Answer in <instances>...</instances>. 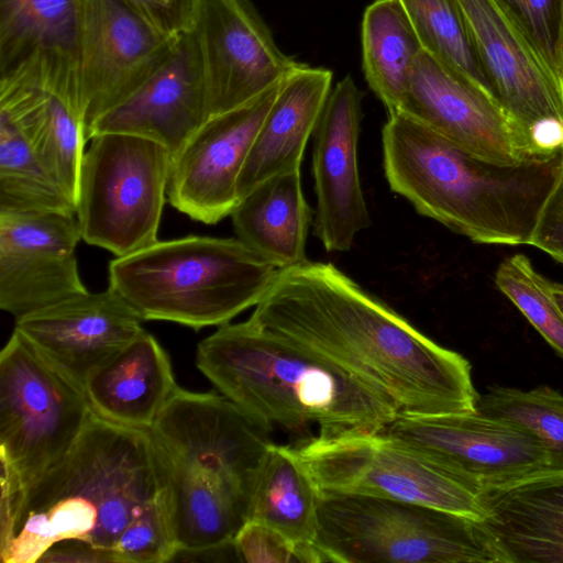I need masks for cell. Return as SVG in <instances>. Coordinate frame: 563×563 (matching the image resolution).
Instances as JSON below:
<instances>
[{"mask_svg": "<svg viewBox=\"0 0 563 563\" xmlns=\"http://www.w3.org/2000/svg\"><path fill=\"white\" fill-rule=\"evenodd\" d=\"M476 411L531 432L548 453V471H563V395L550 386L530 390L492 386L479 394Z\"/></svg>", "mask_w": 563, "mask_h": 563, "instance_id": "cell-30", "label": "cell"}, {"mask_svg": "<svg viewBox=\"0 0 563 563\" xmlns=\"http://www.w3.org/2000/svg\"><path fill=\"white\" fill-rule=\"evenodd\" d=\"M33 212L76 213V203L15 123L0 113V213Z\"/></svg>", "mask_w": 563, "mask_h": 563, "instance_id": "cell-29", "label": "cell"}, {"mask_svg": "<svg viewBox=\"0 0 563 563\" xmlns=\"http://www.w3.org/2000/svg\"><path fill=\"white\" fill-rule=\"evenodd\" d=\"M0 113L10 118L34 153L76 203L88 141L82 112L41 88L0 87Z\"/></svg>", "mask_w": 563, "mask_h": 563, "instance_id": "cell-26", "label": "cell"}, {"mask_svg": "<svg viewBox=\"0 0 563 563\" xmlns=\"http://www.w3.org/2000/svg\"><path fill=\"white\" fill-rule=\"evenodd\" d=\"M79 169L81 240L125 256L158 241L172 162L161 144L135 135H92Z\"/></svg>", "mask_w": 563, "mask_h": 563, "instance_id": "cell-9", "label": "cell"}, {"mask_svg": "<svg viewBox=\"0 0 563 563\" xmlns=\"http://www.w3.org/2000/svg\"><path fill=\"white\" fill-rule=\"evenodd\" d=\"M37 563H121L112 552L79 539H65L49 547Z\"/></svg>", "mask_w": 563, "mask_h": 563, "instance_id": "cell-37", "label": "cell"}, {"mask_svg": "<svg viewBox=\"0 0 563 563\" xmlns=\"http://www.w3.org/2000/svg\"><path fill=\"white\" fill-rule=\"evenodd\" d=\"M175 40L153 29L122 0H82L80 91L86 133L151 76Z\"/></svg>", "mask_w": 563, "mask_h": 563, "instance_id": "cell-17", "label": "cell"}, {"mask_svg": "<svg viewBox=\"0 0 563 563\" xmlns=\"http://www.w3.org/2000/svg\"><path fill=\"white\" fill-rule=\"evenodd\" d=\"M363 97L345 76L331 90L314 130L313 232L328 252L349 251L355 235L371 224L357 163Z\"/></svg>", "mask_w": 563, "mask_h": 563, "instance_id": "cell-20", "label": "cell"}, {"mask_svg": "<svg viewBox=\"0 0 563 563\" xmlns=\"http://www.w3.org/2000/svg\"><path fill=\"white\" fill-rule=\"evenodd\" d=\"M372 385L399 415L476 411L470 362L331 263L279 269L250 317Z\"/></svg>", "mask_w": 563, "mask_h": 563, "instance_id": "cell-1", "label": "cell"}, {"mask_svg": "<svg viewBox=\"0 0 563 563\" xmlns=\"http://www.w3.org/2000/svg\"><path fill=\"white\" fill-rule=\"evenodd\" d=\"M279 269L238 238L157 241L109 264V286L144 320L199 330L255 307Z\"/></svg>", "mask_w": 563, "mask_h": 563, "instance_id": "cell-6", "label": "cell"}, {"mask_svg": "<svg viewBox=\"0 0 563 563\" xmlns=\"http://www.w3.org/2000/svg\"><path fill=\"white\" fill-rule=\"evenodd\" d=\"M319 494L296 448L272 442L256 476L249 520L271 526L302 549L321 552L316 545Z\"/></svg>", "mask_w": 563, "mask_h": 563, "instance_id": "cell-27", "label": "cell"}, {"mask_svg": "<svg viewBox=\"0 0 563 563\" xmlns=\"http://www.w3.org/2000/svg\"><path fill=\"white\" fill-rule=\"evenodd\" d=\"M230 217L236 238L278 269L307 261L311 209L302 192L300 169L260 184Z\"/></svg>", "mask_w": 563, "mask_h": 563, "instance_id": "cell-25", "label": "cell"}, {"mask_svg": "<svg viewBox=\"0 0 563 563\" xmlns=\"http://www.w3.org/2000/svg\"><path fill=\"white\" fill-rule=\"evenodd\" d=\"M332 71L306 64L290 74L265 117L238 179L241 200L260 184L299 170L331 92Z\"/></svg>", "mask_w": 563, "mask_h": 563, "instance_id": "cell-23", "label": "cell"}, {"mask_svg": "<svg viewBox=\"0 0 563 563\" xmlns=\"http://www.w3.org/2000/svg\"><path fill=\"white\" fill-rule=\"evenodd\" d=\"M209 382L269 430L318 434L379 431L399 413L372 385L252 319L225 323L199 342Z\"/></svg>", "mask_w": 563, "mask_h": 563, "instance_id": "cell-3", "label": "cell"}, {"mask_svg": "<svg viewBox=\"0 0 563 563\" xmlns=\"http://www.w3.org/2000/svg\"><path fill=\"white\" fill-rule=\"evenodd\" d=\"M552 295L555 303L563 313V283H552Z\"/></svg>", "mask_w": 563, "mask_h": 563, "instance_id": "cell-38", "label": "cell"}, {"mask_svg": "<svg viewBox=\"0 0 563 563\" xmlns=\"http://www.w3.org/2000/svg\"><path fill=\"white\" fill-rule=\"evenodd\" d=\"M76 213H0V308L15 319L87 292Z\"/></svg>", "mask_w": 563, "mask_h": 563, "instance_id": "cell-16", "label": "cell"}, {"mask_svg": "<svg viewBox=\"0 0 563 563\" xmlns=\"http://www.w3.org/2000/svg\"><path fill=\"white\" fill-rule=\"evenodd\" d=\"M319 490L395 499L477 520L479 494L439 462L379 431L316 434L295 446Z\"/></svg>", "mask_w": 563, "mask_h": 563, "instance_id": "cell-10", "label": "cell"}, {"mask_svg": "<svg viewBox=\"0 0 563 563\" xmlns=\"http://www.w3.org/2000/svg\"><path fill=\"white\" fill-rule=\"evenodd\" d=\"M382 143L394 192L420 214L484 244H529L561 158L497 165L400 112L389 114Z\"/></svg>", "mask_w": 563, "mask_h": 563, "instance_id": "cell-5", "label": "cell"}, {"mask_svg": "<svg viewBox=\"0 0 563 563\" xmlns=\"http://www.w3.org/2000/svg\"><path fill=\"white\" fill-rule=\"evenodd\" d=\"M81 21L82 0H0V87L41 88L84 114Z\"/></svg>", "mask_w": 563, "mask_h": 563, "instance_id": "cell-18", "label": "cell"}, {"mask_svg": "<svg viewBox=\"0 0 563 563\" xmlns=\"http://www.w3.org/2000/svg\"><path fill=\"white\" fill-rule=\"evenodd\" d=\"M92 410L82 389L13 330L0 353L1 489L16 493L74 445Z\"/></svg>", "mask_w": 563, "mask_h": 563, "instance_id": "cell-8", "label": "cell"}, {"mask_svg": "<svg viewBox=\"0 0 563 563\" xmlns=\"http://www.w3.org/2000/svg\"><path fill=\"white\" fill-rule=\"evenodd\" d=\"M177 388L168 354L144 331L89 375L84 393L100 418L150 430Z\"/></svg>", "mask_w": 563, "mask_h": 563, "instance_id": "cell-24", "label": "cell"}, {"mask_svg": "<svg viewBox=\"0 0 563 563\" xmlns=\"http://www.w3.org/2000/svg\"><path fill=\"white\" fill-rule=\"evenodd\" d=\"M495 283L563 357V313L554 301L552 282L538 273L527 256L515 254L500 263Z\"/></svg>", "mask_w": 563, "mask_h": 563, "instance_id": "cell-32", "label": "cell"}, {"mask_svg": "<svg viewBox=\"0 0 563 563\" xmlns=\"http://www.w3.org/2000/svg\"><path fill=\"white\" fill-rule=\"evenodd\" d=\"M238 561L245 563H323L319 551L306 550L271 526L247 520L233 539Z\"/></svg>", "mask_w": 563, "mask_h": 563, "instance_id": "cell-34", "label": "cell"}, {"mask_svg": "<svg viewBox=\"0 0 563 563\" xmlns=\"http://www.w3.org/2000/svg\"><path fill=\"white\" fill-rule=\"evenodd\" d=\"M144 320L110 287L85 292L15 319L16 331L84 390L89 375L145 330Z\"/></svg>", "mask_w": 563, "mask_h": 563, "instance_id": "cell-19", "label": "cell"}, {"mask_svg": "<svg viewBox=\"0 0 563 563\" xmlns=\"http://www.w3.org/2000/svg\"><path fill=\"white\" fill-rule=\"evenodd\" d=\"M379 432L439 462L477 494L549 468L537 437L477 411L398 415Z\"/></svg>", "mask_w": 563, "mask_h": 563, "instance_id": "cell-12", "label": "cell"}, {"mask_svg": "<svg viewBox=\"0 0 563 563\" xmlns=\"http://www.w3.org/2000/svg\"><path fill=\"white\" fill-rule=\"evenodd\" d=\"M563 85V0H496Z\"/></svg>", "mask_w": 563, "mask_h": 563, "instance_id": "cell-33", "label": "cell"}, {"mask_svg": "<svg viewBox=\"0 0 563 563\" xmlns=\"http://www.w3.org/2000/svg\"><path fill=\"white\" fill-rule=\"evenodd\" d=\"M191 31L201 54L210 118L250 102L301 66L280 51L251 0H198Z\"/></svg>", "mask_w": 563, "mask_h": 563, "instance_id": "cell-13", "label": "cell"}, {"mask_svg": "<svg viewBox=\"0 0 563 563\" xmlns=\"http://www.w3.org/2000/svg\"><path fill=\"white\" fill-rule=\"evenodd\" d=\"M148 25L168 37L194 27L198 0H122Z\"/></svg>", "mask_w": 563, "mask_h": 563, "instance_id": "cell-36", "label": "cell"}, {"mask_svg": "<svg viewBox=\"0 0 563 563\" xmlns=\"http://www.w3.org/2000/svg\"><path fill=\"white\" fill-rule=\"evenodd\" d=\"M361 42L362 66L369 88L389 114L397 113L422 51L417 32L399 0H376L366 8Z\"/></svg>", "mask_w": 563, "mask_h": 563, "instance_id": "cell-28", "label": "cell"}, {"mask_svg": "<svg viewBox=\"0 0 563 563\" xmlns=\"http://www.w3.org/2000/svg\"><path fill=\"white\" fill-rule=\"evenodd\" d=\"M283 82L209 118L172 156L167 201L173 208L205 224L231 216L240 201V173Z\"/></svg>", "mask_w": 563, "mask_h": 563, "instance_id": "cell-14", "label": "cell"}, {"mask_svg": "<svg viewBox=\"0 0 563 563\" xmlns=\"http://www.w3.org/2000/svg\"><path fill=\"white\" fill-rule=\"evenodd\" d=\"M1 492L3 563H37L65 539L87 541L124 563L133 526L169 504L167 466L151 431L95 413L51 468L16 493Z\"/></svg>", "mask_w": 563, "mask_h": 563, "instance_id": "cell-2", "label": "cell"}, {"mask_svg": "<svg viewBox=\"0 0 563 563\" xmlns=\"http://www.w3.org/2000/svg\"><path fill=\"white\" fill-rule=\"evenodd\" d=\"M422 48L493 95L490 82L456 0H399Z\"/></svg>", "mask_w": 563, "mask_h": 563, "instance_id": "cell-31", "label": "cell"}, {"mask_svg": "<svg viewBox=\"0 0 563 563\" xmlns=\"http://www.w3.org/2000/svg\"><path fill=\"white\" fill-rule=\"evenodd\" d=\"M481 520L506 563H563V471H544L479 494Z\"/></svg>", "mask_w": 563, "mask_h": 563, "instance_id": "cell-22", "label": "cell"}, {"mask_svg": "<svg viewBox=\"0 0 563 563\" xmlns=\"http://www.w3.org/2000/svg\"><path fill=\"white\" fill-rule=\"evenodd\" d=\"M398 112L426 124L481 159L503 166L536 161L500 103L423 48Z\"/></svg>", "mask_w": 563, "mask_h": 563, "instance_id": "cell-15", "label": "cell"}, {"mask_svg": "<svg viewBox=\"0 0 563 563\" xmlns=\"http://www.w3.org/2000/svg\"><path fill=\"white\" fill-rule=\"evenodd\" d=\"M316 545L335 563H506L481 520L395 499L321 492Z\"/></svg>", "mask_w": 563, "mask_h": 563, "instance_id": "cell-7", "label": "cell"}, {"mask_svg": "<svg viewBox=\"0 0 563 563\" xmlns=\"http://www.w3.org/2000/svg\"><path fill=\"white\" fill-rule=\"evenodd\" d=\"M150 431L168 471L177 553L231 545L249 520L271 430L223 395L178 386Z\"/></svg>", "mask_w": 563, "mask_h": 563, "instance_id": "cell-4", "label": "cell"}, {"mask_svg": "<svg viewBox=\"0 0 563 563\" xmlns=\"http://www.w3.org/2000/svg\"><path fill=\"white\" fill-rule=\"evenodd\" d=\"M529 244L563 264V151L554 181L536 218Z\"/></svg>", "mask_w": 563, "mask_h": 563, "instance_id": "cell-35", "label": "cell"}, {"mask_svg": "<svg viewBox=\"0 0 563 563\" xmlns=\"http://www.w3.org/2000/svg\"><path fill=\"white\" fill-rule=\"evenodd\" d=\"M494 98L517 128L529 155L563 151V85L496 0H456Z\"/></svg>", "mask_w": 563, "mask_h": 563, "instance_id": "cell-11", "label": "cell"}, {"mask_svg": "<svg viewBox=\"0 0 563 563\" xmlns=\"http://www.w3.org/2000/svg\"><path fill=\"white\" fill-rule=\"evenodd\" d=\"M209 118L201 54L190 31L176 37L165 59L132 95L89 128L87 139L135 135L161 144L173 156Z\"/></svg>", "mask_w": 563, "mask_h": 563, "instance_id": "cell-21", "label": "cell"}]
</instances>
